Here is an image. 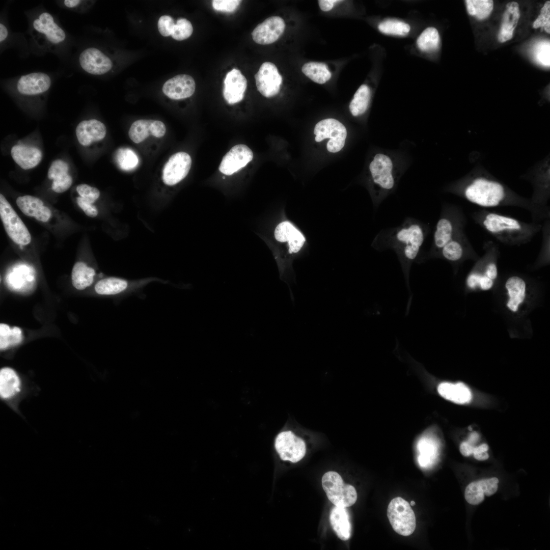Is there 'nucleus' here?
Returning <instances> with one entry per match:
<instances>
[{
    "label": "nucleus",
    "instance_id": "obj_1",
    "mask_svg": "<svg viewBox=\"0 0 550 550\" xmlns=\"http://www.w3.org/2000/svg\"><path fill=\"white\" fill-rule=\"evenodd\" d=\"M470 203L483 208L514 206L531 214L533 222L549 218V211L512 190L482 166H477L450 189Z\"/></svg>",
    "mask_w": 550,
    "mask_h": 550
},
{
    "label": "nucleus",
    "instance_id": "obj_2",
    "mask_svg": "<svg viewBox=\"0 0 550 550\" xmlns=\"http://www.w3.org/2000/svg\"><path fill=\"white\" fill-rule=\"evenodd\" d=\"M430 228L428 224L407 217L398 226L383 229L377 235L375 245L379 251L391 250L397 255L402 270L405 284L408 289L411 303V292L409 286L410 270L414 262L419 261L420 252Z\"/></svg>",
    "mask_w": 550,
    "mask_h": 550
},
{
    "label": "nucleus",
    "instance_id": "obj_3",
    "mask_svg": "<svg viewBox=\"0 0 550 550\" xmlns=\"http://www.w3.org/2000/svg\"><path fill=\"white\" fill-rule=\"evenodd\" d=\"M471 217L486 232L508 245L526 244L541 230L542 224L525 223L486 209L473 212Z\"/></svg>",
    "mask_w": 550,
    "mask_h": 550
},
{
    "label": "nucleus",
    "instance_id": "obj_4",
    "mask_svg": "<svg viewBox=\"0 0 550 550\" xmlns=\"http://www.w3.org/2000/svg\"><path fill=\"white\" fill-rule=\"evenodd\" d=\"M466 223V217L461 208L451 204L444 205L435 227L430 249L420 258V262L436 258L439 251L446 243L464 232Z\"/></svg>",
    "mask_w": 550,
    "mask_h": 550
},
{
    "label": "nucleus",
    "instance_id": "obj_5",
    "mask_svg": "<svg viewBox=\"0 0 550 550\" xmlns=\"http://www.w3.org/2000/svg\"><path fill=\"white\" fill-rule=\"evenodd\" d=\"M484 255L476 261L466 277L465 286L468 290H489L498 280L499 248L493 242L488 241L484 244Z\"/></svg>",
    "mask_w": 550,
    "mask_h": 550
},
{
    "label": "nucleus",
    "instance_id": "obj_6",
    "mask_svg": "<svg viewBox=\"0 0 550 550\" xmlns=\"http://www.w3.org/2000/svg\"><path fill=\"white\" fill-rule=\"evenodd\" d=\"M393 163L387 155L378 153L370 163L369 170L372 182L377 191L379 202L393 190L397 178L394 173Z\"/></svg>",
    "mask_w": 550,
    "mask_h": 550
},
{
    "label": "nucleus",
    "instance_id": "obj_7",
    "mask_svg": "<svg viewBox=\"0 0 550 550\" xmlns=\"http://www.w3.org/2000/svg\"><path fill=\"white\" fill-rule=\"evenodd\" d=\"M322 485L327 498L335 506L348 507L356 501L355 488L344 483L341 476L336 472L325 473L322 478Z\"/></svg>",
    "mask_w": 550,
    "mask_h": 550
},
{
    "label": "nucleus",
    "instance_id": "obj_8",
    "mask_svg": "<svg viewBox=\"0 0 550 550\" xmlns=\"http://www.w3.org/2000/svg\"><path fill=\"white\" fill-rule=\"evenodd\" d=\"M387 516L392 528L399 535L409 536L416 529L415 513L410 504L401 497L391 501L388 506Z\"/></svg>",
    "mask_w": 550,
    "mask_h": 550
},
{
    "label": "nucleus",
    "instance_id": "obj_9",
    "mask_svg": "<svg viewBox=\"0 0 550 550\" xmlns=\"http://www.w3.org/2000/svg\"><path fill=\"white\" fill-rule=\"evenodd\" d=\"M480 257L463 232L446 243L439 251L436 258L448 261L456 272L464 261L472 259L476 261Z\"/></svg>",
    "mask_w": 550,
    "mask_h": 550
},
{
    "label": "nucleus",
    "instance_id": "obj_10",
    "mask_svg": "<svg viewBox=\"0 0 550 550\" xmlns=\"http://www.w3.org/2000/svg\"><path fill=\"white\" fill-rule=\"evenodd\" d=\"M0 216L7 234L15 243L22 246L31 242V236L26 227L2 194Z\"/></svg>",
    "mask_w": 550,
    "mask_h": 550
},
{
    "label": "nucleus",
    "instance_id": "obj_11",
    "mask_svg": "<svg viewBox=\"0 0 550 550\" xmlns=\"http://www.w3.org/2000/svg\"><path fill=\"white\" fill-rule=\"evenodd\" d=\"M314 133L315 141L320 142L329 138L327 143V150L332 153L340 151L344 146L347 136V130L344 125L339 121L326 119L318 122L315 126Z\"/></svg>",
    "mask_w": 550,
    "mask_h": 550
},
{
    "label": "nucleus",
    "instance_id": "obj_12",
    "mask_svg": "<svg viewBox=\"0 0 550 550\" xmlns=\"http://www.w3.org/2000/svg\"><path fill=\"white\" fill-rule=\"evenodd\" d=\"M531 285L528 280L519 274H513L503 281V288L507 297L505 306L513 314L519 312L527 300Z\"/></svg>",
    "mask_w": 550,
    "mask_h": 550
},
{
    "label": "nucleus",
    "instance_id": "obj_13",
    "mask_svg": "<svg viewBox=\"0 0 550 550\" xmlns=\"http://www.w3.org/2000/svg\"><path fill=\"white\" fill-rule=\"evenodd\" d=\"M274 448L282 460L293 463L301 460L306 453L305 442L290 430L281 431L277 435Z\"/></svg>",
    "mask_w": 550,
    "mask_h": 550
},
{
    "label": "nucleus",
    "instance_id": "obj_14",
    "mask_svg": "<svg viewBox=\"0 0 550 550\" xmlns=\"http://www.w3.org/2000/svg\"><path fill=\"white\" fill-rule=\"evenodd\" d=\"M259 92L264 97L270 98L277 95L281 89L282 77L272 63H263L255 75Z\"/></svg>",
    "mask_w": 550,
    "mask_h": 550
},
{
    "label": "nucleus",
    "instance_id": "obj_15",
    "mask_svg": "<svg viewBox=\"0 0 550 550\" xmlns=\"http://www.w3.org/2000/svg\"><path fill=\"white\" fill-rule=\"evenodd\" d=\"M191 165L190 155L184 152L172 155L165 164L162 180L168 185H174L182 180L188 174Z\"/></svg>",
    "mask_w": 550,
    "mask_h": 550
},
{
    "label": "nucleus",
    "instance_id": "obj_16",
    "mask_svg": "<svg viewBox=\"0 0 550 550\" xmlns=\"http://www.w3.org/2000/svg\"><path fill=\"white\" fill-rule=\"evenodd\" d=\"M253 158V152L246 145H235L223 157L219 170L226 175H233L245 167Z\"/></svg>",
    "mask_w": 550,
    "mask_h": 550
},
{
    "label": "nucleus",
    "instance_id": "obj_17",
    "mask_svg": "<svg viewBox=\"0 0 550 550\" xmlns=\"http://www.w3.org/2000/svg\"><path fill=\"white\" fill-rule=\"evenodd\" d=\"M285 29V23L283 18L277 16H271L255 28L252 33V38L257 44H271L278 40Z\"/></svg>",
    "mask_w": 550,
    "mask_h": 550
},
{
    "label": "nucleus",
    "instance_id": "obj_18",
    "mask_svg": "<svg viewBox=\"0 0 550 550\" xmlns=\"http://www.w3.org/2000/svg\"><path fill=\"white\" fill-rule=\"evenodd\" d=\"M79 62L83 70L93 75L105 74L113 66L111 59L94 47L84 50L79 55Z\"/></svg>",
    "mask_w": 550,
    "mask_h": 550
},
{
    "label": "nucleus",
    "instance_id": "obj_19",
    "mask_svg": "<svg viewBox=\"0 0 550 550\" xmlns=\"http://www.w3.org/2000/svg\"><path fill=\"white\" fill-rule=\"evenodd\" d=\"M224 83L223 96L228 103L234 104L243 99L247 87V80L239 70L234 68L229 71Z\"/></svg>",
    "mask_w": 550,
    "mask_h": 550
},
{
    "label": "nucleus",
    "instance_id": "obj_20",
    "mask_svg": "<svg viewBox=\"0 0 550 550\" xmlns=\"http://www.w3.org/2000/svg\"><path fill=\"white\" fill-rule=\"evenodd\" d=\"M195 88L196 84L191 76L180 74L168 79L162 87V91L169 98L179 100L190 97Z\"/></svg>",
    "mask_w": 550,
    "mask_h": 550
},
{
    "label": "nucleus",
    "instance_id": "obj_21",
    "mask_svg": "<svg viewBox=\"0 0 550 550\" xmlns=\"http://www.w3.org/2000/svg\"><path fill=\"white\" fill-rule=\"evenodd\" d=\"M499 482L498 478L492 477L471 482L465 489V500L472 505L481 504L485 496L490 497L497 492Z\"/></svg>",
    "mask_w": 550,
    "mask_h": 550
},
{
    "label": "nucleus",
    "instance_id": "obj_22",
    "mask_svg": "<svg viewBox=\"0 0 550 550\" xmlns=\"http://www.w3.org/2000/svg\"><path fill=\"white\" fill-rule=\"evenodd\" d=\"M166 128L163 122L154 120H139L134 122L130 127L128 135L134 143L143 142L150 134L156 138H161L166 133Z\"/></svg>",
    "mask_w": 550,
    "mask_h": 550
},
{
    "label": "nucleus",
    "instance_id": "obj_23",
    "mask_svg": "<svg viewBox=\"0 0 550 550\" xmlns=\"http://www.w3.org/2000/svg\"><path fill=\"white\" fill-rule=\"evenodd\" d=\"M274 236L277 241L287 243L289 254L298 252L306 241L303 235L288 221L282 222L277 225Z\"/></svg>",
    "mask_w": 550,
    "mask_h": 550
},
{
    "label": "nucleus",
    "instance_id": "obj_24",
    "mask_svg": "<svg viewBox=\"0 0 550 550\" xmlns=\"http://www.w3.org/2000/svg\"><path fill=\"white\" fill-rule=\"evenodd\" d=\"M51 86L48 75L34 72L21 76L17 84L18 92L23 95H34L45 92Z\"/></svg>",
    "mask_w": 550,
    "mask_h": 550
},
{
    "label": "nucleus",
    "instance_id": "obj_25",
    "mask_svg": "<svg viewBox=\"0 0 550 550\" xmlns=\"http://www.w3.org/2000/svg\"><path fill=\"white\" fill-rule=\"evenodd\" d=\"M106 133L104 124L96 119L82 121L76 128L77 139L84 146H89L93 142L103 139Z\"/></svg>",
    "mask_w": 550,
    "mask_h": 550
},
{
    "label": "nucleus",
    "instance_id": "obj_26",
    "mask_svg": "<svg viewBox=\"0 0 550 550\" xmlns=\"http://www.w3.org/2000/svg\"><path fill=\"white\" fill-rule=\"evenodd\" d=\"M34 29L44 34L47 39L54 44L64 41L66 34L54 21L52 16L48 12L42 13L33 22Z\"/></svg>",
    "mask_w": 550,
    "mask_h": 550
},
{
    "label": "nucleus",
    "instance_id": "obj_27",
    "mask_svg": "<svg viewBox=\"0 0 550 550\" xmlns=\"http://www.w3.org/2000/svg\"><path fill=\"white\" fill-rule=\"evenodd\" d=\"M11 154L14 161L24 170L35 167L42 157V152L39 149L22 145L14 146L11 149Z\"/></svg>",
    "mask_w": 550,
    "mask_h": 550
},
{
    "label": "nucleus",
    "instance_id": "obj_28",
    "mask_svg": "<svg viewBox=\"0 0 550 550\" xmlns=\"http://www.w3.org/2000/svg\"><path fill=\"white\" fill-rule=\"evenodd\" d=\"M437 391L442 397L457 404L468 403L472 399L470 389L462 382H444L438 385Z\"/></svg>",
    "mask_w": 550,
    "mask_h": 550
},
{
    "label": "nucleus",
    "instance_id": "obj_29",
    "mask_svg": "<svg viewBox=\"0 0 550 550\" xmlns=\"http://www.w3.org/2000/svg\"><path fill=\"white\" fill-rule=\"evenodd\" d=\"M520 17L519 5L512 2L508 3L504 13L503 21L498 35V40L503 43L510 40Z\"/></svg>",
    "mask_w": 550,
    "mask_h": 550
},
{
    "label": "nucleus",
    "instance_id": "obj_30",
    "mask_svg": "<svg viewBox=\"0 0 550 550\" xmlns=\"http://www.w3.org/2000/svg\"><path fill=\"white\" fill-rule=\"evenodd\" d=\"M331 525L341 540H348L351 536V525L349 513L345 507L335 506L329 515Z\"/></svg>",
    "mask_w": 550,
    "mask_h": 550
},
{
    "label": "nucleus",
    "instance_id": "obj_31",
    "mask_svg": "<svg viewBox=\"0 0 550 550\" xmlns=\"http://www.w3.org/2000/svg\"><path fill=\"white\" fill-rule=\"evenodd\" d=\"M20 380L12 368L5 367L0 371V396L3 399L13 397L20 391Z\"/></svg>",
    "mask_w": 550,
    "mask_h": 550
},
{
    "label": "nucleus",
    "instance_id": "obj_32",
    "mask_svg": "<svg viewBox=\"0 0 550 550\" xmlns=\"http://www.w3.org/2000/svg\"><path fill=\"white\" fill-rule=\"evenodd\" d=\"M129 282L123 279L108 277L97 282L94 286L96 293L101 295H116L125 293L129 289Z\"/></svg>",
    "mask_w": 550,
    "mask_h": 550
},
{
    "label": "nucleus",
    "instance_id": "obj_33",
    "mask_svg": "<svg viewBox=\"0 0 550 550\" xmlns=\"http://www.w3.org/2000/svg\"><path fill=\"white\" fill-rule=\"evenodd\" d=\"M95 274V271L92 267L88 266L83 262H77L72 270V285L77 290H83L93 283Z\"/></svg>",
    "mask_w": 550,
    "mask_h": 550
},
{
    "label": "nucleus",
    "instance_id": "obj_34",
    "mask_svg": "<svg viewBox=\"0 0 550 550\" xmlns=\"http://www.w3.org/2000/svg\"><path fill=\"white\" fill-rule=\"evenodd\" d=\"M302 73L312 81L323 84L330 79L332 74L326 64L311 62L305 63L301 68Z\"/></svg>",
    "mask_w": 550,
    "mask_h": 550
},
{
    "label": "nucleus",
    "instance_id": "obj_35",
    "mask_svg": "<svg viewBox=\"0 0 550 550\" xmlns=\"http://www.w3.org/2000/svg\"><path fill=\"white\" fill-rule=\"evenodd\" d=\"M440 37L437 30L434 27L425 29L417 39V46L420 50L425 53L436 51L439 47Z\"/></svg>",
    "mask_w": 550,
    "mask_h": 550
},
{
    "label": "nucleus",
    "instance_id": "obj_36",
    "mask_svg": "<svg viewBox=\"0 0 550 550\" xmlns=\"http://www.w3.org/2000/svg\"><path fill=\"white\" fill-rule=\"evenodd\" d=\"M371 97L369 87L362 85L355 92L349 105V111L353 116L363 114L367 109Z\"/></svg>",
    "mask_w": 550,
    "mask_h": 550
},
{
    "label": "nucleus",
    "instance_id": "obj_37",
    "mask_svg": "<svg viewBox=\"0 0 550 550\" xmlns=\"http://www.w3.org/2000/svg\"><path fill=\"white\" fill-rule=\"evenodd\" d=\"M22 340V332L19 327L14 326L10 328L7 324L1 323L0 348L1 350L16 345L20 343Z\"/></svg>",
    "mask_w": 550,
    "mask_h": 550
},
{
    "label": "nucleus",
    "instance_id": "obj_38",
    "mask_svg": "<svg viewBox=\"0 0 550 550\" xmlns=\"http://www.w3.org/2000/svg\"><path fill=\"white\" fill-rule=\"evenodd\" d=\"M379 31L386 35L404 36L410 31L409 24L395 19H387L380 22L378 25Z\"/></svg>",
    "mask_w": 550,
    "mask_h": 550
},
{
    "label": "nucleus",
    "instance_id": "obj_39",
    "mask_svg": "<svg viewBox=\"0 0 550 550\" xmlns=\"http://www.w3.org/2000/svg\"><path fill=\"white\" fill-rule=\"evenodd\" d=\"M465 2L469 14L475 16L479 20L487 17L493 7L492 0H466Z\"/></svg>",
    "mask_w": 550,
    "mask_h": 550
},
{
    "label": "nucleus",
    "instance_id": "obj_40",
    "mask_svg": "<svg viewBox=\"0 0 550 550\" xmlns=\"http://www.w3.org/2000/svg\"><path fill=\"white\" fill-rule=\"evenodd\" d=\"M16 204L24 214L34 217L44 206L41 199L29 195L18 197Z\"/></svg>",
    "mask_w": 550,
    "mask_h": 550
},
{
    "label": "nucleus",
    "instance_id": "obj_41",
    "mask_svg": "<svg viewBox=\"0 0 550 550\" xmlns=\"http://www.w3.org/2000/svg\"><path fill=\"white\" fill-rule=\"evenodd\" d=\"M115 158L118 166L124 171L134 169L139 163V158L136 153L128 148L119 149L116 152Z\"/></svg>",
    "mask_w": 550,
    "mask_h": 550
},
{
    "label": "nucleus",
    "instance_id": "obj_42",
    "mask_svg": "<svg viewBox=\"0 0 550 550\" xmlns=\"http://www.w3.org/2000/svg\"><path fill=\"white\" fill-rule=\"evenodd\" d=\"M22 269H16L15 273L13 272L10 274L9 281H8L10 287L13 290L19 291H25L28 290L30 283L33 281L32 277L26 269H24L22 273Z\"/></svg>",
    "mask_w": 550,
    "mask_h": 550
},
{
    "label": "nucleus",
    "instance_id": "obj_43",
    "mask_svg": "<svg viewBox=\"0 0 550 550\" xmlns=\"http://www.w3.org/2000/svg\"><path fill=\"white\" fill-rule=\"evenodd\" d=\"M419 452V461L420 464L425 465L433 458L435 452L434 441L428 436H424L418 444Z\"/></svg>",
    "mask_w": 550,
    "mask_h": 550
},
{
    "label": "nucleus",
    "instance_id": "obj_44",
    "mask_svg": "<svg viewBox=\"0 0 550 550\" xmlns=\"http://www.w3.org/2000/svg\"><path fill=\"white\" fill-rule=\"evenodd\" d=\"M542 225V242L536 261L537 265L547 263L549 257V219L545 220Z\"/></svg>",
    "mask_w": 550,
    "mask_h": 550
},
{
    "label": "nucleus",
    "instance_id": "obj_45",
    "mask_svg": "<svg viewBox=\"0 0 550 550\" xmlns=\"http://www.w3.org/2000/svg\"><path fill=\"white\" fill-rule=\"evenodd\" d=\"M193 32L191 22L185 18H180L174 26L171 36L175 40L182 41L189 38Z\"/></svg>",
    "mask_w": 550,
    "mask_h": 550
},
{
    "label": "nucleus",
    "instance_id": "obj_46",
    "mask_svg": "<svg viewBox=\"0 0 550 550\" xmlns=\"http://www.w3.org/2000/svg\"><path fill=\"white\" fill-rule=\"evenodd\" d=\"M534 57L541 65L549 67L550 65V44L547 41L538 43L534 48Z\"/></svg>",
    "mask_w": 550,
    "mask_h": 550
},
{
    "label": "nucleus",
    "instance_id": "obj_47",
    "mask_svg": "<svg viewBox=\"0 0 550 550\" xmlns=\"http://www.w3.org/2000/svg\"><path fill=\"white\" fill-rule=\"evenodd\" d=\"M534 29L540 27L550 33V1L546 2L540 10V13L533 24Z\"/></svg>",
    "mask_w": 550,
    "mask_h": 550
},
{
    "label": "nucleus",
    "instance_id": "obj_48",
    "mask_svg": "<svg viewBox=\"0 0 550 550\" xmlns=\"http://www.w3.org/2000/svg\"><path fill=\"white\" fill-rule=\"evenodd\" d=\"M76 191L80 197L92 204L100 196V191L97 188L86 184L78 185L76 187Z\"/></svg>",
    "mask_w": 550,
    "mask_h": 550
},
{
    "label": "nucleus",
    "instance_id": "obj_49",
    "mask_svg": "<svg viewBox=\"0 0 550 550\" xmlns=\"http://www.w3.org/2000/svg\"><path fill=\"white\" fill-rule=\"evenodd\" d=\"M72 183V177L68 173L60 175L53 179L51 188L56 193H63L70 188Z\"/></svg>",
    "mask_w": 550,
    "mask_h": 550
},
{
    "label": "nucleus",
    "instance_id": "obj_50",
    "mask_svg": "<svg viewBox=\"0 0 550 550\" xmlns=\"http://www.w3.org/2000/svg\"><path fill=\"white\" fill-rule=\"evenodd\" d=\"M241 2L239 0H214L212 5L216 11L231 13L236 10Z\"/></svg>",
    "mask_w": 550,
    "mask_h": 550
},
{
    "label": "nucleus",
    "instance_id": "obj_51",
    "mask_svg": "<svg viewBox=\"0 0 550 550\" xmlns=\"http://www.w3.org/2000/svg\"><path fill=\"white\" fill-rule=\"evenodd\" d=\"M69 166L68 164L61 159L53 161L50 166L48 171V178L53 179L56 177L68 173Z\"/></svg>",
    "mask_w": 550,
    "mask_h": 550
},
{
    "label": "nucleus",
    "instance_id": "obj_52",
    "mask_svg": "<svg viewBox=\"0 0 550 550\" xmlns=\"http://www.w3.org/2000/svg\"><path fill=\"white\" fill-rule=\"evenodd\" d=\"M175 24L172 17L168 15H163L158 20V29L162 36L168 37L171 35Z\"/></svg>",
    "mask_w": 550,
    "mask_h": 550
},
{
    "label": "nucleus",
    "instance_id": "obj_53",
    "mask_svg": "<svg viewBox=\"0 0 550 550\" xmlns=\"http://www.w3.org/2000/svg\"><path fill=\"white\" fill-rule=\"evenodd\" d=\"M76 202L79 207L84 211L85 214L89 217H94L98 214V210L96 206L93 205L82 198L78 197L76 198Z\"/></svg>",
    "mask_w": 550,
    "mask_h": 550
},
{
    "label": "nucleus",
    "instance_id": "obj_54",
    "mask_svg": "<svg viewBox=\"0 0 550 550\" xmlns=\"http://www.w3.org/2000/svg\"><path fill=\"white\" fill-rule=\"evenodd\" d=\"M489 447L486 444H482L476 447H474L473 454L475 458L479 461L487 460L489 457L487 453Z\"/></svg>",
    "mask_w": 550,
    "mask_h": 550
},
{
    "label": "nucleus",
    "instance_id": "obj_55",
    "mask_svg": "<svg viewBox=\"0 0 550 550\" xmlns=\"http://www.w3.org/2000/svg\"><path fill=\"white\" fill-rule=\"evenodd\" d=\"M51 215L52 213L49 208L46 206H43L35 217L38 221L47 222L50 218Z\"/></svg>",
    "mask_w": 550,
    "mask_h": 550
},
{
    "label": "nucleus",
    "instance_id": "obj_56",
    "mask_svg": "<svg viewBox=\"0 0 550 550\" xmlns=\"http://www.w3.org/2000/svg\"><path fill=\"white\" fill-rule=\"evenodd\" d=\"M343 2L338 0H319L318 1L320 9L324 12L331 10L335 4Z\"/></svg>",
    "mask_w": 550,
    "mask_h": 550
},
{
    "label": "nucleus",
    "instance_id": "obj_57",
    "mask_svg": "<svg viewBox=\"0 0 550 550\" xmlns=\"http://www.w3.org/2000/svg\"><path fill=\"white\" fill-rule=\"evenodd\" d=\"M474 449V447L467 441L462 442L459 447L461 454L465 457L473 454Z\"/></svg>",
    "mask_w": 550,
    "mask_h": 550
},
{
    "label": "nucleus",
    "instance_id": "obj_58",
    "mask_svg": "<svg viewBox=\"0 0 550 550\" xmlns=\"http://www.w3.org/2000/svg\"><path fill=\"white\" fill-rule=\"evenodd\" d=\"M82 2L79 0H65L63 3L65 6L69 8H73L79 5Z\"/></svg>",
    "mask_w": 550,
    "mask_h": 550
},
{
    "label": "nucleus",
    "instance_id": "obj_59",
    "mask_svg": "<svg viewBox=\"0 0 550 550\" xmlns=\"http://www.w3.org/2000/svg\"><path fill=\"white\" fill-rule=\"evenodd\" d=\"M8 34V30L4 24L0 23V42H2L7 37Z\"/></svg>",
    "mask_w": 550,
    "mask_h": 550
},
{
    "label": "nucleus",
    "instance_id": "obj_60",
    "mask_svg": "<svg viewBox=\"0 0 550 550\" xmlns=\"http://www.w3.org/2000/svg\"><path fill=\"white\" fill-rule=\"evenodd\" d=\"M478 434L476 432H474L470 435L467 442L472 445V444H474V443L477 442L478 439Z\"/></svg>",
    "mask_w": 550,
    "mask_h": 550
},
{
    "label": "nucleus",
    "instance_id": "obj_61",
    "mask_svg": "<svg viewBox=\"0 0 550 550\" xmlns=\"http://www.w3.org/2000/svg\"><path fill=\"white\" fill-rule=\"evenodd\" d=\"M415 504H416V503H415V502L414 501H411V502L410 503V505L411 506H413L415 505Z\"/></svg>",
    "mask_w": 550,
    "mask_h": 550
}]
</instances>
